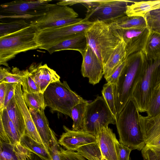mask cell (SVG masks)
Wrapping results in <instances>:
<instances>
[{"instance_id":"1","label":"cell","mask_w":160,"mask_h":160,"mask_svg":"<svg viewBox=\"0 0 160 160\" xmlns=\"http://www.w3.org/2000/svg\"><path fill=\"white\" fill-rule=\"evenodd\" d=\"M139 113L132 98L116 119L120 142L132 150H141L146 144L140 126Z\"/></svg>"},{"instance_id":"2","label":"cell","mask_w":160,"mask_h":160,"mask_svg":"<svg viewBox=\"0 0 160 160\" xmlns=\"http://www.w3.org/2000/svg\"><path fill=\"white\" fill-rule=\"evenodd\" d=\"M144 56L132 95L139 112H147L148 111L153 90L160 81V56L148 59Z\"/></svg>"},{"instance_id":"3","label":"cell","mask_w":160,"mask_h":160,"mask_svg":"<svg viewBox=\"0 0 160 160\" xmlns=\"http://www.w3.org/2000/svg\"><path fill=\"white\" fill-rule=\"evenodd\" d=\"M144 57L142 51L134 53L128 57L126 64L117 83L114 84L116 118L126 103L132 98L133 91L140 73Z\"/></svg>"},{"instance_id":"4","label":"cell","mask_w":160,"mask_h":160,"mask_svg":"<svg viewBox=\"0 0 160 160\" xmlns=\"http://www.w3.org/2000/svg\"><path fill=\"white\" fill-rule=\"evenodd\" d=\"M38 31L32 25L0 37V64L8 67V62L22 52L39 48Z\"/></svg>"},{"instance_id":"5","label":"cell","mask_w":160,"mask_h":160,"mask_svg":"<svg viewBox=\"0 0 160 160\" xmlns=\"http://www.w3.org/2000/svg\"><path fill=\"white\" fill-rule=\"evenodd\" d=\"M85 33L88 45L103 66L121 40L113 33L108 23L100 21L94 22Z\"/></svg>"},{"instance_id":"6","label":"cell","mask_w":160,"mask_h":160,"mask_svg":"<svg viewBox=\"0 0 160 160\" xmlns=\"http://www.w3.org/2000/svg\"><path fill=\"white\" fill-rule=\"evenodd\" d=\"M45 106L71 118L72 108L84 99L72 91L65 81L50 83L44 92Z\"/></svg>"},{"instance_id":"7","label":"cell","mask_w":160,"mask_h":160,"mask_svg":"<svg viewBox=\"0 0 160 160\" xmlns=\"http://www.w3.org/2000/svg\"><path fill=\"white\" fill-rule=\"evenodd\" d=\"M51 0H17L0 5V18L27 19L44 15L53 4Z\"/></svg>"},{"instance_id":"8","label":"cell","mask_w":160,"mask_h":160,"mask_svg":"<svg viewBox=\"0 0 160 160\" xmlns=\"http://www.w3.org/2000/svg\"><path fill=\"white\" fill-rule=\"evenodd\" d=\"M85 131L96 137L104 127L116 120L102 96H98L87 106L84 117Z\"/></svg>"},{"instance_id":"9","label":"cell","mask_w":160,"mask_h":160,"mask_svg":"<svg viewBox=\"0 0 160 160\" xmlns=\"http://www.w3.org/2000/svg\"><path fill=\"white\" fill-rule=\"evenodd\" d=\"M78 15L68 6L53 4L43 16L30 22L38 31L54 29L79 22L82 20L78 18Z\"/></svg>"},{"instance_id":"10","label":"cell","mask_w":160,"mask_h":160,"mask_svg":"<svg viewBox=\"0 0 160 160\" xmlns=\"http://www.w3.org/2000/svg\"><path fill=\"white\" fill-rule=\"evenodd\" d=\"M85 18L81 21L61 27L38 31L36 39L39 49L46 50L70 37L85 32L93 24Z\"/></svg>"},{"instance_id":"11","label":"cell","mask_w":160,"mask_h":160,"mask_svg":"<svg viewBox=\"0 0 160 160\" xmlns=\"http://www.w3.org/2000/svg\"><path fill=\"white\" fill-rule=\"evenodd\" d=\"M134 2L125 0H102L97 6L87 11L85 18L92 23L100 21L108 24L126 15L128 3Z\"/></svg>"},{"instance_id":"12","label":"cell","mask_w":160,"mask_h":160,"mask_svg":"<svg viewBox=\"0 0 160 160\" xmlns=\"http://www.w3.org/2000/svg\"><path fill=\"white\" fill-rule=\"evenodd\" d=\"M110 27L113 33L124 41L125 44L127 58L137 52L142 51L144 52L150 32L148 27L129 29Z\"/></svg>"},{"instance_id":"13","label":"cell","mask_w":160,"mask_h":160,"mask_svg":"<svg viewBox=\"0 0 160 160\" xmlns=\"http://www.w3.org/2000/svg\"><path fill=\"white\" fill-rule=\"evenodd\" d=\"M81 54L82 57V76L88 79L90 84L94 85L98 83L103 75V65L100 60L88 45Z\"/></svg>"},{"instance_id":"14","label":"cell","mask_w":160,"mask_h":160,"mask_svg":"<svg viewBox=\"0 0 160 160\" xmlns=\"http://www.w3.org/2000/svg\"><path fill=\"white\" fill-rule=\"evenodd\" d=\"M63 128L65 132L58 141L67 150L76 151L81 146L97 142L96 137L88 132L70 130L64 125Z\"/></svg>"},{"instance_id":"15","label":"cell","mask_w":160,"mask_h":160,"mask_svg":"<svg viewBox=\"0 0 160 160\" xmlns=\"http://www.w3.org/2000/svg\"><path fill=\"white\" fill-rule=\"evenodd\" d=\"M139 119L146 145L160 149V112L152 117L144 116L139 113Z\"/></svg>"},{"instance_id":"16","label":"cell","mask_w":160,"mask_h":160,"mask_svg":"<svg viewBox=\"0 0 160 160\" xmlns=\"http://www.w3.org/2000/svg\"><path fill=\"white\" fill-rule=\"evenodd\" d=\"M40 92L43 93L51 83L60 81V76L46 64L32 63L28 69Z\"/></svg>"},{"instance_id":"17","label":"cell","mask_w":160,"mask_h":160,"mask_svg":"<svg viewBox=\"0 0 160 160\" xmlns=\"http://www.w3.org/2000/svg\"><path fill=\"white\" fill-rule=\"evenodd\" d=\"M96 138L103 157L107 160H118L115 144L117 138L112 129L103 128Z\"/></svg>"},{"instance_id":"18","label":"cell","mask_w":160,"mask_h":160,"mask_svg":"<svg viewBox=\"0 0 160 160\" xmlns=\"http://www.w3.org/2000/svg\"><path fill=\"white\" fill-rule=\"evenodd\" d=\"M23 92L21 84H18L15 88V96L24 118L25 133L37 142L44 144L37 131L29 109L24 102Z\"/></svg>"},{"instance_id":"19","label":"cell","mask_w":160,"mask_h":160,"mask_svg":"<svg viewBox=\"0 0 160 160\" xmlns=\"http://www.w3.org/2000/svg\"><path fill=\"white\" fill-rule=\"evenodd\" d=\"M88 45L85 32L80 33L66 38L47 49L50 54L64 50L77 51L80 53Z\"/></svg>"},{"instance_id":"20","label":"cell","mask_w":160,"mask_h":160,"mask_svg":"<svg viewBox=\"0 0 160 160\" xmlns=\"http://www.w3.org/2000/svg\"><path fill=\"white\" fill-rule=\"evenodd\" d=\"M29 110L37 131L45 147L50 153L52 130L49 126L44 112H40L31 108H29Z\"/></svg>"},{"instance_id":"21","label":"cell","mask_w":160,"mask_h":160,"mask_svg":"<svg viewBox=\"0 0 160 160\" xmlns=\"http://www.w3.org/2000/svg\"><path fill=\"white\" fill-rule=\"evenodd\" d=\"M0 141V160H27L31 155L20 142L12 144Z\"/></svg>"},{"instance_id":"22","label":"cell","mask_w":160,"mask_h":160,"mask_svg":"<svg viewBox=\"0 0 160 160\" xmlns=\"http://www.w3.org/2000/svg\"><path fill=\"white\" fill-rule=\"evenodd\" d=\"M126 58L125 44L121 40L103 66V75L105 79Z\"/></svg>"},{"instance_id":"23","label":"cell","mask_w":160,"mask_h":160,"mask_svg":"<svg viewBox=\"0 0 160 160\" xmlns=\"http://www.w3.org/2000/svg\"><path fill=\"white\" fill-rule=\"evenodd\" d=\"M8 115L21 137L25 133L24 118L14 96L6 108Z\"/></svg>"},{"instance_id":"24","label":"cell","mask_w":160,"mask_h":160,"mask_svg":"<svg viewBox=\"0 0 160 160\" xmlns=\"http://www.w3.org/2000/svg\"><path fill=\"white\" fill-rule=\"evenodd\" d=\"M160 8V0L134 2L127 7L126 15L128 16H140L144 17L148 12Z\"/></svg>"},{"instance_id":"25","label":"cell","mask_w":160,"mask_h":160,"mask_svg":"<svg viewBox=\"0 0 160 160\" xmlns=\"http://www.w3.org/2000/svg\"><path fill=\"white\" fill-rule=\"evenodd\" d=\"M108 24L111 27L121 29L147 27L145 18L140 16H128L125 15L115 19Z\"/></svg>"},{"instance_id":"26","label":"cell","mask_w":160,"mask_h":160,"mask_svg":"<svg viewBox=\"0 0 160 160\" xmlns=\"http://www.w3.org/2000/svg\"><path fill=\"white\" fill-rule=\"evenodd\" d=\"M0 119L2 123L8 143L15 144L20 143L21 136L10 119L6 108L0 111Z\"/></svg>"},{"instance_id":"27","label":"cell","mask_w":160,"mask_h":160,"mask_svg":"<svg viewBox=\"0 0 160 160\" xmlns=\"http://www.w3.org/2000/svg\"><path fill=\"white\" fill-rule=\"evenodd\" d=\"M20 143L24 148L46 160H52L49 152L44 144L35 141L25 133L21 137Z\"/></svg>"},{"instance_id":"28","label":"cell","mask_w":160,"mask_h":160,"mask_svg":"<svg viewBox=\"0 0 160 160\" xmlns=\"http://www.w3.org/2000/svg\"><path fill=\"white\" fill-rule=\"evenodd\" d=\"M88 103V101L83 99L72 109L71 118L73 121L72 130L85 131L84 117L86 108Z\"/></svg>"},{"instance_id":"29","label":"cell","mask_w":160,"mask_h":160,"mask_svg":"<svg viewBox=\"0 0 160 160\" xmlns=\"http://www.w3.org/2000/svg\"><path fill=\"white\" fill-rule=\"evenodd\" d=\"M29 72L28 69L20 70L17 67L11 72L8 68L0 67V82L16 83L22 84L23 78Z\"/></svg>"},{"instance_id":"30","label":"cell","mask_w":160,"mask_h":160,"mask_svg":"<svg viewBox=\"0 0 160 160\" xmlns=\"http://www.w3.org/2000/svg\"><path fill=\"white\" fill-rule=\"evenodd\" d=\"M143 53L148 59L160 56V34L150 31Z\"/></svg>"},{"instance_id":"31","label":"cell","mask_w":160,"mask_h":160,"mask_svg":"<svg viewBox=\"0 0 160 160\" xmlns=\"http://www.w3.org/2000/svg\"><path fill=\"white\" fill-rule=\"evenodd\" d=\"M23 97L27 107L33 108L39 112L44 111L45 109L43 93H28L23 92Z\"/></svg>"},{"instance_id":"32","label":"cell","mask_w":160,"mask_h":160,"mask_svg":"<svg viewBox=\"0 0 160 160\" xmlns=\"http://www.w3.org/2000/svg\"><path fill=\"white\" fill-rule=\"evenodd\" d=\"M76 151L88 160H102V156L97 142L81 147Z\"/></svg>"},{"instance_id":"33","label":"cell","mask_w":160,"mask_h":160,"mask_svg":"<svg viewBox=\"0 0 160 160\" xmlns=\"http://www.w3.org/2000/svg\"><path fill=\"white\" fill-rule=\"evenodd\" d=\"M31 25L26 21L18 19L0 23V37L13 33Z\"/></svg>"},{"instance_id":"34","label":"cell","mask_w":160,"mask_h":160,"mask_svg":"<svg viewBox=\"0 0 160 160\" xmlns=\"http://www.w3.org/2000/svg\"><path fill=\"white\" fill-rule=\"evenodd\" d=\"M144 18L150 31L160 34V8L148 12Z\"/></svg>"},{"instance_id":"35","label":"cell","mask_w":160,"mask_h":160,"mask_svg":"<svg viewBox=\"0 0 160 160\" xmlns=\"http://www.w3.org/2000/svg\"><path fill=\"white\" fill-rule=\"evenodd\" d=\"M114 86L113 84H105L103 87L102 93V96L116 120L117 112L115 102Z\"/></svg>"},{"instance_id":"36","label":"cell","mask_w":160,"mask_h":160,"mask_svg":"<svg viewBox=\"0 0 160 160\" xmlns=\"http://www.w3.org/2000/svg\"><path fill=\"white\" fill-rule=\"evenodd\" d=\"M160 112V81L154 88L149 106L146 112L148 117H152Z\"/></svg>"},{"instance_id":"37","label":"cell","mask_w":160,"mask_h":160,"mask_svg":"<svg viewBox=\"0 0 160 160\" xmlns=\"http://www.w3.org/2000/svg\"><path fill=\"white\" fill-rule=\"evenodd\" d=\"M102 0H61L56 4L61 6L72 5L80 3L84 6L87 9V11L97 6L101 2Z\"/></svg>"},{"instance_id":"38","label":"cell","mask_w":160,"mask_h":160,"mask_svg":"<svg viewBox=\"0 0 160 160\" xmlns=\"http://www.w3.org/2000/svg\"><path fill=\"white\" fill-rule=\"evenodd\" d=\"M21 85L23 92L29 93L41 92L29 72L23 78Z\"/></svg>"},{"instance_id":"39","label":"cell","mask_w":160,"mask_h":160,"mask_svg":"<svg viewBox=\"0 0 160 160\" xmlns=\"http://www.w3.org/2000/svg\"><path fill=\"white\" fill-rule=\"evenodd\" d=\"M143 160H160V149L146 145L141 150Z\"/></svg>"},{"instance_id":"40","label":"cell","mask_w":160,"mask_h":160,"mask_svg":"<svg viewBox=\"0 0 160 160\" xmlns=\"http://www.w3.org/2000/svg\"><path fill=\"white\" fill-rule=\"evenodd\" d=\"M115 144L118 160H130V155L132 150L121 143L117 139Z\"/></svg>"},{"instance_id":"41","label":"cell","mask_w":160,"mask_h":160,"mask_svg":"<svg viewBox=\"0 0 160 160\" xmlns=\"http://www.w3.org/2000/svg\"><path fill=\"white\" fill-rule=\"evenodd\" d=\"M51 135L52 141L50 146V153L52 160H61L60 150L61 147L52 130Z\"/></svg>"},{"instance_id":"42","label":"cell","mask_w":160,"mask_h":160,"mask_svg":"<svg viewBox=\"0 0 160 160\" xmlns=\"http://www.w3.org/2000/svg\"><path fill=\"white\" fill-rule=\"evenodd\" d=\"M60 153L61 160H87L77 152L65 150L61 147L60 150Z\"/></svg>"},{"instance_id":"43","label":"cell","mask_w":160,"mask_h":160,"mask_svg":"<svg viewBox=\"0 0 160 160\" xmlns=\"http://www.w3.org/2000/svg\"><path fill=\"white\" fill-rule=\"evenodd\" d=\"M127 63V58L120 64L112 73L106 79L108 84H115Z\"/></svg>"},{"instance_id":"44","label":"cell","mask_w":160,"mask_h":160,"mask_svg":"<svg viewBox=\"0 0 160 160\" xmlns=\"http://www.w3.org/2000/svg\"><path fill=\"white\" fill-rule=\"evenodd\" d=\"M6 91L3 109L6 108L12 98L15 96L16 83H5Z\"/></svg>"},{"instance_id":"45","label":"cell","mask_w":160,"mask_h":160,"mask_svg":"<svg viewBox=\"0 0 160 160\" xmlns=\"http://www.w3.org/2000/svg\"><path fill=\"white\" fill-rule=\"evenodd\" d=\"M6 91L5 83L0 82V111L3 109Z\"/></svg>"},{"instance_id":"46","label":"cell","mask_w":160,"mask_h":160,"mask_svg":"<svg viewBox=\"0 0 160 160\" xmlns=\"http://www.w3.org/2000/svg\"><path fill=\"white\" fill-rule=\"evenodd\" d=\"M27 160H46L36 154L31 152V155Z\"/></svg>"},{"instance_id":"47","label":"cell","mask_w":160,"mask_h":160,"mask_svg":"<svg viewBox=\"0 0 160 160\" xmlns=\"http://www.w3.org/2000/svg\"><path fill=\"white\" fill-rule=\"evenodd\" d=\"M102 160H107V159L105 158L104 157L103 158Z\"/></svg>"}]
</instances>
